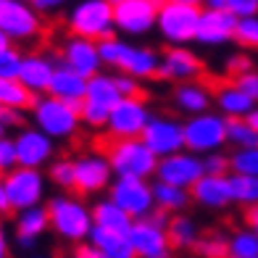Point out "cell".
<instances>
[{
  "label": "cell",
  "mask_w": 258,
  "mask_h": 258,
  "mask_svg": "<svg viewBox=\"0 0 258 258\" xmlns=\"http://www.w3.org/2000/svg\"><path fill=\"white\" fill-rule=\"evenodd\" d=\"M45 206H48V214H50V232L58 240L77 245L90 237L92 227H95V221H92V206L82 201L79 192L74 195V190H61Z\"/></svg>",
  "instance_id": "obj_1"
},
{
  "label": "cell",
  "mask_w": 258,
  "mask_h": 258,
  "mask_svg": "<svg viewBox=\"0 0 258 258\" xmlns=\"http://www.w3.org/2000/svg\"><path fill=\"white\" fill-rule=\"evenodd\" d=\"M32 124L40 126L45 135H50L55 143H72V140L82 132V111L77 103H69L50 95V92H42V95H34V103L29 108Z\"/></svg>",
  "instance_id": "obj_2"
},
{
  "label": "cell",
  "mask_w": 258,
  "mask_h": 258,
  "mask_svg": "<svg viewBox=\"0 0 258 258\" xmlns=\"http://www.w3.org/2000/svg\"><path fill=\"white\" fill-rule=\"evenodd\" d=\"M100 55L105 69H116V72H126L137 79H153L158 77V66H161V53L148 48V45H132L121 37H108L100 42Z\"/></svg>",
  "instance_id": "obj_3"
},
{
  "label": "cell",
  "mask_w": 258,
  "mask_h": 258,
  "mask_svg": "<svg viewBox=\"0 0 258 258\" xmlns=\"http://www.w3.org/2000/svg\"><path fill=\"white\" fill-rule=\"evenodd\" d=\"M105 156H108L116 177H143L156 179L158 156L148 148L143 137H116L105 143Z\"/></svg>",
  "instance_id": "obj_4"
},
{
  "label": "cell",
  "mask_w": 258,
  "mask_h": 258,
  "mask_svg": "<svg viewBox=\"0 0 258 258\" xmlns=\"http://www.w3.org/2000/svg\"><path fill=\"white\" fill-rule=\"evenodd\" d=\"M201 3H182V0H163L156 19V32L166 45H190L195 42L198 21H201Z\"/></svg>",
  "instance_id": "obj_5"
},
{
  "label": "cell",
  "mask_w": 258,
  "mask_h": 258,
  "mask_svg": "<svg viewBox=\"0 0 258 258\" xmlns=\"http://www.w3.org/2000/svg\"><path fill=\"white\" fill-rule=\"evenodd\" d=\"M66 29L69 34H82L90 40H108L116 34V16L113 3L108 0H79L66 14Z\"/></svg>",
  "instance_id": "obj_6"
},
{
  "label": "cell",
  "mask_w": 258,
  "mask_h": 258,
  "mask_svg": "<svg viewBox=\"0 0 258 258\" xmlns=\"http://www.w3.org/2000/svg\"><path fill=\"white\" fill-rule=\"evenodd\" d=\"M119 98H121V92L116 87L113 74L98 72L95 77H90L85 100L79 105L85 129H90V132H103L105 121H108V113H111L113 105L119 103Z\"/></svg>",
  "instance_id": "obj_7"
},
{
  "label": "cell",
  "mask_w": 258,
  "mask_h": 258,
  "mask_svg": "<svg viewBox=\"0 0 258 258\" xmlns=\"http://www.w3.org/2000/svg\"><path fill=\"white\" fill-rule=\"evenodd\" d=\"M227 116L221 111H203L192 113L184 121V148L198 156H206L211 150L227 148Z\"/></svg>",
  "instance_id": "obj_8"
},
{
  "label": "cell",
  "mask_w": 258,
  "mask_h": 258,
  "mask_svg": "<svg viewBox=\"0 0 258 258\" xmlns=\"http://www.w3.org/2000/svg\"><path fill=\"white\" fill-rule=\"evenodd\" d=\"M3 182H6L8 208L14 214L21 208L45 203V195H48V174H42V169L14 166L8 174H3Z\"/></svg>",
  "instance_id": "obj_9"
},
{
  "label": "cell",
  "mask_w": 258,
  "mask_h": 258,
  "mask_svg": "<svg viewBox=\"0 0 258 258\" xmlns=\"http://www.w3.org/2000/svg\"><path fill=\"white\" fill-rule=\"evenodd\" d=\"M0 29L14 42H34L42 37V14L29 0H0Z\"/></svg>",
  "instance_id": "obj_10"
},
{
  "label": "cell",
  "mask_w": 258,
  "mask_h": 258,
  "mask_svg": "<svg viewBox=\"0 0 258 258\" xmlns=\"http://www.w3.org/2000/svg\"><path fill=\"white\" fill-rule=\"evenodd\" d=\"M150 108H148V98L145 95H121L119 103L111 108L108 121H105V137L116 140V137H140L143 129L150 121Z\"/></svg>",
  "instance_id": "obj_11"
},
{
  "label": "cell",
  "mask_w": 258,
  "mask_h": 258,
  "mask_svg": "<svg viewBox=\"0 0 258 258\" xmlns=\"http://www.w3.org/2000/svg\"><path fill=\"white\" fill-rule=\"evenodd\" d=\"M105 195L113 203H119L132 219L150 216L156 208L153 184H150V179H143V177H113Z\"/></svg>",
  "instance_id": "obj_12"
},
{
  "label": "cell",
  "mask_w": 258,
  "mask_h": 258,
  "mask_svg": "<svg viewBox=\"0 0 258 258\" xmlns=\"http://www.w3.org/2000/svg\"><path fill=\"white\" fill-rule=\"evenodd\" d=\"M163 0H121L113 6L116 32L124 37H145L156 29L158 8Z\"/></svg>",
  "instance_id": "obj_13"
},
{
  "label": "cell",
  "mask_w": 258,
  "mask_h": 258,
  "mask_svg": "<svg viewBox=\"0 0 258 258\" xmlns=\"http://www.w3.org/2000/svg\"><path fill=\"white\" fill-rule=\"evenodd\" d=\"M74 171H77V182H74V192L79 195H98L105 192L113 182V166L108 156L98 153V150H87L74 158Z\"/></svg>",
  "instance_id": "obj_14"
},
{
  "label": "cell",
  "mask_w": 258,
  "mask_h": 258,
  "mask_svg": "<svg viewBox=\"0 0 258 258\" xmlns=\"http://www.w3.org/2000/svg\"><path fill=\"white\" fill-rule=\"evenodd\" d=\"M129 242H132L135 258H169L171 255V242L166 227L153 221L150 216L135 219L129 227Z\"/></svg>",
  "instance_id": "obj_15"
},
{
  "label": "cell",
  "mask_w": 258,
  "mask_h": 258,
  "mask_svg": "<svg viewBox=\"0 0 258 258\" xmlns=\"http://www.w3.org/2000/svg\"><path fill=\"white\" fill-rule=\"evenodd\" d=\"M203 174H206L203 156H198V153H192V150H187V148L158 158V166H156V179L187 187V190H190Z\"/></svg>",
  "instance_id": "obj_16"
},
{
  "label": "cell",
  "mask_w": 258,
  "mask_h": 258,
  "mask_svg": "<svg viewBox=\"0 0 258 258\" xmlns=\"http://www.w3.org/2000/svg\"><path fill=\"white\" fill-rule=\"evenodd\" d=\"M206 74V63L190 45H169L161 53V66H158V79L166 82H187L198 79Z\"/></svg>",
  "instance_id": "obj_17"
},
{
  "label": "cell",
  "mask_w": 258,
  "mask_h": 258,
  "mask_svg": "<svg viewBox=\"0 0 258 258\" xmlns=\"http://www.w3.org/2000/svg\"><path fill=\"white\" fill-rule=\"evenodd\" d=\"M16 140V156L19 166H32V169H45L55 158V140L45 135L40 126H21Z\"/></svg>",
  "instance_id": "obj_18"
},
{
  "label": "cell",
  "mask_w": 258,
  "mask_h": 258,
  "mask_svg": "<svg viewBox=\"0 0 258 258\" xmlns=\"http://www.w3.org/2000/svg\"><path fill=\"white\" fill-rule=\"evenodd\" d=\"M58 63H66L77 69L85 77H95L98 72H103V55H100V42L82 37V34H69V40L61 45L58 50Z\"/></svg>",
  "instance_id": "obj_19"
},
{
  "label": "cell",
  "mask_w": 258,
  "mask_h": 258,
  "mask_svg": "<svg viewBox=\"0 0 258 258\" xmlns=\"http://www.w3.org/2000/svg\"><path fill=\"white\" fill-rule=\"evenodd\" d=\"M148 143V148L153 150L158 158L177 153L184 148V121L174 119V116H150L148 126L140 135Z\"/></svg>",
  "instance_id": "obj_20"
},
{
  "label": "cell",
  "mask_w": 258,
  "mask_h": 258,
  "mask_svg": "<svg viewBox=\"0 0 258 258\" xmlns=\"http://www.w3.org/2000/svg\"><path fill=\"white\" fill-rule=\"evenodd\" d=\"M234 29H237V16L229 8H203L195 42H201L203 48H221L234 42Z\"/></svg>",
  "instance_id": "obj_21"
},
{
  "label": "cell",
  "mask_w": 258,
  "mask_h": 258,
  "mask_svg": "<svg viewBox=\"0 0 258 258\" xmlns=\"http://www.w3.org/2000/svg\"><path fill=\"white\" fill-rule=\"evenodd\" d=\"M58 69V58L48 50H32L24 53L21 58V69H19V79L27 85V90H32L34 95H42L48 92L53 74Z\"/></svg>",
  "instance_id": "obj_22"
},
{
  "label": "cell",
  "mask_w": 258,
  "mask_h": 258,
  "mask_svg": "<svg viewBox=\"0 0 258 258\" xmlns=\"http://www.w3.org/2000/svg\"><path fill=\"white\" fill-rule=\"evenodd\" d=\"M192 203L208 211H224L229 208L232 201V184H229V174H203L192 187H190Z\"/></svg>",
  "instance_id": "obj_23"
},
{
  "label": "cell",
  "mask_w": 258,
  "mask_h": 258,
  "mask_svg": "<svg viewBox=\"0 0 258 258\" xmlns=\"http://www.w3.org/2000/svg\"><path fill=\"white\" fill-rule=\"evenodd\" d=\"M171 103H174V108L184 116L203 113L208 108H214V90H211L201 77L187 79V82H177V87L171 92Z\"/></svg>",
  "instance_id": "obj_24"
},
{
  "label": "cell",
  "mask_w": 258,
  "mask_h": 258,
  "mask_svg": "<svg viewBox=\"0 0 258 258\" xmlns=\"http://www.w3.org/2000/svg\"><path fill=\"white\" fill-rule=\"evenodd\" d=\"M258 98H253L250 92H245L237 82L229 79L224 85H219L214 90V108L221 111L227 119H237V116H248L253 111V105Z\"/></svg>",
  "instance_id": "obj_25"
},
{
  "label": "cell",
  "mask_w": 258,
  "mask_h": 258,
  "mask_svg": "<svg viewBox=\"0 0 258 258\" xmlns=\"http://www.w3.org/2000/svg\"><path fill=\"white\" fill-rule=\"evenodd\" d=\"M87 82H90V77L79 74L77 69L66 66V63H58L48 92H50V95H55V98H61V100H69V103L82 105V100H85V92H87Z\"/></svg>",
  "instance_id": "obj_26"
},
{
  "label": "cell",
  "mask_w": 258,
  "mask_h": 258,
  "mask_svg": "<svg viewBox=\"0 0 258 258\" xmlns=\"http://www.w3.org/2000/svg\"><path fill=\"white\" fill-rule=\"evenodd\" d=\"M87 240L103 253V258H135V250H132V242H129L126 232H116V229H105V227H92Z\"/></svg>",
  "instance_id": "obj_27"
},
{
  "label": "cell",
  "mask_w": 258,
  "mask_h": 258,
  "mask_svg": "<svg viewBox=\"0 0 258 258\" xmlns=\"http://www.w3.org/2000/svg\"><path fill=\"white\" fill-rule=\"evenodd\" d=\"M166 234H169V242L174 250H195L198 240H201V227L198 221L187 214H171L169 219V227H166Z\"/></svg>",
  "instance_id": "obj_28"
},
{
  "label": "cell",
  "mask_w": 258,
  "mask_h": 258,
  "mask_svg": "<svg viewBox=\"0 0 258 258\" xmlns=\"http://www.w3.org/2000/svg\"><path fill=\"white\" fill-rule=\"evenodd\" d=\"M153 184V201H156V208L166 211V214H179L187 206L192 203V195L187 187H179V184H171V182H163V179H156L150 182Z\"/></svg>",
  "instance_id": "obj_29"
},
{
  "label": "cell",
  "mask_w": 258,
  "mask_h": 258,
  "mask_svg": "<svg viewBox=\"0 0 258 258\" xmlns=\"http://www.w3.org/2000/svg\"><path fill=\"white\" fill-rule=\"evenodd\" d=\"M92 221H95V227H105V229H116V232L129 234V227H132L135 219L129 216L119 203H113L111 198L105 195L92 206Z\"/></svg>",
  "instance_id": "obj_30"
},
{
  "label": "cell",
  "mask_w": 258,
  "mask_h": 258,
  "mask_svg": "<svg viewBox=\"0 0 258 258\" xmlns=\"http://www.w3.org/2000/svg\"><path fill=\"white\" fill-rule=\"evenodd\" d=\"M48 229H50V214H48V206L45 203L16 211V234H21V237L40 240Z\"/></svg>",
  "instance_id": "obj_31"
},
{
  "label": "cell",
  "mask_w": 258,
  "mask_h": 258,
  "mask_svg": "<svg viewBox=\"0 0 258 258\" xmlns=\"http://www.w3.org/2000/svg\"><path fill=\"white\" fill-rule=\"evenodd\" d=\"M34 103V92L19 77H0V105L3 108H19L29 111Z\"/></svg>",
  "instance_id": "obj_32"
},
{
  "label": "cell",
  "mask_w": 258,
  "mask_h": 258,
  "mask_svg": "<svg viewBox=\"0 0 258 258\" xmlns=\"http://www.w3.org/2000/svg\"><path fill=\"white\" fill-rule=\"evenodd\" d=\"M229 184H232V201L250 208L258 206V174H229Z\"/></svg>",
  "instance_id": "obj_33"
},
{
  "label": "cell",
  "mask_w": 258,
  "mask_h": 258,
  "mask_svg": "<svg viewBox=\"0 0 258 258\" xmlns=\"http://www.w3.org/2000/svg\"><path fill=\"white\" fill-rule=\"evenodd\" d=\"M227 145L229 148H255L258 145V129L248 121V116L227 121Z\"/></svg>",
  "instance_id": "obj_34"
},
{
  "label": "cell",
  "mask_w": 258,
  "mask_h": 258,
  "mask_svg": "<svg viewBox=\"0 0 258 258\" xmlns=\"http://www.w3.org/2000/svg\"><path fill=\"white\" fill-rule=\"evenodd\" d=\"M229 258H258V234L248 224L229 234Z\"/></svg>",
  "instance_id": "obj_35"
},
{
  "label": "cell",
  "mask_w": 258,
  "mask_h": 258,
  "mask_svg": "<svg viewBox=\"0 0 258 258\" xmlns=\"http://www.w3.org/2000/svg\"><path fill=\"white\" fill-rule=\"evenodd\" d=\"M48 171V182L53 187H58V190H74V182H77V171H74V158H53L48 166H45Z\"/></svg>",
  "instance_id": "obj_36"
},
{
  "label": "cell",
  "mask_w": 258,
  "mask_h": 258,
  "mask_svg": "<svg viewBox=\"0 0 258 258\" xmlns=\"http://www.w3.org/2000/svg\"><path fill=\"white\" fill-rule=\"evenodd\" d=\"M229 174H258V145L255 148H232Z\"/></svg>",
  "instance_id": "obj_37"
},
{
  "label": "cell",
  "mask_w": 258,
  "mask_h": 258,
  "mask_svg": "<svg viewBox=\"0 0 258 258\" xmlns=\"http://www.w3.org/2000/svg\"><path fill=\"white\" fill-rule=\"evenodd\" d=\"M195 253L203 258H229V237L224 234H201L195 245Z\"/></svg>",
  "instance_id": "obj_38"
},
{
  "label": "cell",
  "mask_w": 258,
  "mask_h": 258,
  "mask_svg": "<svg viewBox=\"0 0 258 258\" xmlns=\"http://www.w3.org/2000/svg\"><path fill=\"white\" fill-rule=\"evenodd\" d=\"M234 42H237L242 50H258V14L237 19Z\"/></svg>",
  "instance_id": "obj_39"
},
{
  "label": "cell",
  "mask_w": 258,
  "mask_h": 258,
  "mask_svg": "<svg viewBox=\"0 0 258 258\" xmlns=\"http://www.w3.org/2000/svg\"><path fill=\"white\" fill-rule=\"evenodd\" d=\"M21 58H24V53L16 48V42L0 50V77H19Z\"/></svg>",
  "instance_id": "obj_40"
},
{
  "label": "cell",
  "mask_w": 258,
  "mask_h": 258,
  "mask_svg": "<svg viewBox=\"0 0 258 258\" xmlns=\"http://www.w3.org/2000/svg\"><path fill=\"white\" fill-rule=\"evenodd\" d=\"M14 166H19L16 140L6 135V137H0V174H8Z\"/></svg>",
  "instance_id": "obj_41"
},
{
  "label": "cell",
  "mask_w": 258,
  "mask_h": 258,
  "mask_svg": "<svg viewBox=\"0 0 258 258\" xmlns=\"http://www.w3.org/2000/svg\"><path fill=\"white\" fill-rule=\"evenodd\" d=\"M203 166L208 174H229V153H224V148L211 150L203 156Z\"/></svg>",
  "instance_id": "obj_42"
},
{
  "label": "cell",
  "mask_w": 258,
  "mask_h": 258,
  "mask_svg": "<svg viewBox=\"0 0 258 258\" xmlns=\"http://www.w3.org/2000/svg\"><path fill=\"white\" fill-rule=\"evenodd\" d=\"M253 69V58L248 55V53H232L229 58H227V63H224V72L229 74V79H234V77H240V74H245V72H250Z\"/></svg>",
  "instance_id": "obj_43"
},
{
  "label": "cell",
  "mask_w": 258,
  "mask_h": 258,
  "mask_svg": "<svg viewBox=\"0 0 258 258\" xmlns=\"http://www.w3.org/2000/svg\"><path fill=\"white\" fill-rule=\"evenodd\" d=\"M113 79H116V87H119L121 95H143V79H137L126 72H116Z\"/></svg>",
  "instance_id": "obj_44"
},
{
  "label": "cell",
  "mask_w": 258,
  "mask_h": 258,
  "mask_svg": "<svg viewBox=\"0 0 258 258\" xmlns=\"http://www.w3.org/2000/svg\"><path fill=\"white\" fill-rule=\"evenodd\" d=\"M227 8H229L237 19L253 16V14H258V0H227Z\"/></svg>",
  "instance_id": "obj_45"
},
{
  "label": "cell",
  "mask_w": 258,
  "mask_h": 258,
  "mask_svg": "<svg viewBox=\"0 0 258 258\" xmlns=\"http://www.w3.org/2000/svg\"><path fill=\"white\" fill-rule=\"evenodd\" d=\"M234 82H237L245 92H250L253 98H258V69H250V72L234 77Z\"/></svg>",
  "instance_id": "obj_46"
},
{
  "label": "cell",
  "mask_w": 258,
  "mask_h": 258,
  "mask_svg": "<svg viewBox=\"0 0 258 258\" xmlns=\"http://www.w3.org/2000/svg\"><path fill=\"white\" fill-rule=\"evenodd\" d=\"M29 3L45 16V14H55V11L66 8L69 3H72V0H29Z\"/></svg>",
  "instance_id": "obj_47"
},
{
  "label": "cell",
  "mask_w": 258,
  "mask_h": 258,
  "mask_svg": "<svg viewBox=\"0 0 258 258\" xmlns=\"http://www.w3.org/2000/svg\"><path fill=\"white\" fill-rule=\"evenodd\" d=\"M74 255L77 258H103V253L92 245L90 240H82V242H77V250H74Z\"/></svg>",
  "instance_id": "obj_48"
},
{
  "label": "cell",
  "mask_w": 258,
  "mask_h": 258,
  "mask_svg": "<svg viewBox=\"0 0 258 258\" xmlns=\"http://www.w3.org/2000/svg\"><path fill=\"white\" fill-rule=\"evenodd\" d=\"M245 224H248L250 229H255V234H258V206L245 208Z\"/></svg>",
  "instance_id": "obj_49"
},
{
  "label": "cell",
  "mask_w": 258,
  "mask_h": 258,
  "mask_svg": "<svg viewBox=\"0 0 258 258\" xmlns=\"http://www.w3.org/2000/svg\"><path fill=\"white\" fill-rule=\"evenodd\" d=\"M0 214H11L8 198H6V182H3V174H0Z\"/></svg>",
  "instance_id": "obj_50"
},
{
  "label": "cell",
  "mask_w": 258,
  "mask_h": 258,
  "mask_svg": "<svg viewBox=\"0 0 258 258\" xmlns=\"http://www.w3.org/2000/svg\"><path fill=\"white\" fill-rule=\"evenodd\" d=\"M16 242L21 245V248H24V250H34V248H37V237H21V234H16Z\"/></svg>",
  "instance_id": "obj_51"
},
{
  "label": "cell",
  "mask_w": 258,
  "mask_h": 258,
  "mask_svg": "<svg viewBox=\"0 0 258 258\" xmlns=\"http://www.w3.org/2000/svg\"><path fill=\"white\" fill-rule=\"evenodd\" d=\"M8 255V234L3 229V224H0V258H6Z\"/></svg>",
  "instance_id": "obj_52"
},
{
  "label": "cell",
  "mask_w": 258,
  "mask_h": 258,
  "mask_svg": "<svg viewBox=\"0 0 258 258\" xmlns=\"http://www.w3.org/2000/svg\"><path fill=\"white\" fill-rule=\"evenodd\" d=\"M203 8H227V0H201Z\"/></svg>",
  "instance_id": "obj_53"
},
{
  "label": "cell",
  "mask_w": 258,
  "mask_h": 258,
  "mask_svg": "<svg viewBox=\"0 0 258 258\" xmlns=\"http://www.w3.org/2000/svg\"><path fill=\"white\" fill-rule=\"evenodd\" d=\"M8 45H14V40H11L8 34H6L3 29H0V50H3V48H8Z\"/></svg>",
  "instance_id": "obj_54"
},
{
  "label": "cell",
  "mask_w": 258,
  "mask_h": 258,
  "mask_svg": "<svg viewBox=\"0 0 258 258\" xmlns=\"http://www.w3.org/2000/svg\"><path fill=\"white\" fill-rule=\"evenodd\" d=\"M248 121H250V124H253V126H255V129H258V103H255V105H253V111H250V113H248Z\"/></svg>",
  "instance_id": "obj_55"
},
{
  "label": "cell",
  "mask_w": 258,
  "mask_h": 258,
  "mask_svg": "<svg viewBox=\"0 0 258 258\" xmlns=\"http://www.w3.org/2000/svg\"><path fill=\"white\" fill-rule=\"evenodd\" d=\"M182 3H201V0H182Z\"/></svg>",
  "instance_id": "obj_56"
},
{
  "label": "cell",
  "mask_w": 258,
  "mask_h": 258,
  "mask_svg": "<svg viewBox=\"0 0 258 258\" xmlns=\"http://www.w3.org/2000/svg\"><path fill=\"white\" fill-rule=\"evenodd\" d=\"M108 3H113V6H116V3H121V0H108Z\"/></svg>",
  "instance_id": "obj_57"
}]
</instances>
